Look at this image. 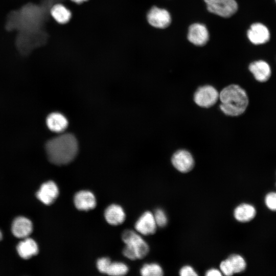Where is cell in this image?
I'll list each match as a JSON object with an SVG mask.
<instances>
[{
	"mask_svg": "<svg viewBox=\"0 0 276 276\" xmlns=\"http://www.w3.org/2000/svg\"><path fill=\"white\" fill-rule=\"evenodd\" d=\"M206 276H218L221 275V272L217 269L212 268L208 270L205 273Z\"/></svg>",
	"mask_w": 276,
	"mask_h": 276,
	"instance_id": "obj_28",
	"label": "cell"
},
{
	"mask_svg": "<svg viewBox=\"0 0 276 276\" xmlns=\"http://www.w3.org/2000/svg\"><path fill=\"white\" fill-rule=\"evenodd\" d=\"M153 215L157 226L164 227L167 225L168 219L166 214L163 210L160 209H157Z\"/></svg>",
	"mask_w": 276,
	"mask_h": 276,
	"instance_id": "obj_24",
	"label": "cell"
},
{
	"mask_svg": "<svg viewBox=\"0 0 276 276\" xmlns=\"http://www.w3.org/2000/svg\"><path fill=\"white\" fill-rule=\"evenodd\" d=\"M59 189L57 185L53 181L43 183L36 193L37 198L46 205L53 203L57 198Z\"/></svg>",
	"mask_w": 276,
	"mask_h": 276,
	"instance_id": "obj_10",
	"label": "cell"
},
{
	"mask_svg": "<svg viewBox=\"0 0 276 276\" xmlns=\"http://www.w3.org/2000/svg\"><path fill=\"white\" fill-rule=\"evenodd\" d=\"M208 10L223 17H229L234 14L238 9L235 0H204Z\"/></svg>",
	"mask_w": 276,
	"mask_h": 276,
	"instance_id": "obj_4",
	"label": "cell"
},
{
	"mask_svg": "<svg viewBox=\"0 0 276 276\" xmlns=\"http://www.w3.org/2000/svg\"><path fill=\"white\" fill-rule=\"evenodd\" d=\"M147 20L151 26L164 29L171 24V17L166 10L153 6L147 12Z\"/></svg>",
	"mask_w": 276,
	"mask_h": 276,
	"instance_id": "obj_6",
	"label": "cell"
},
{
	"mask_svg": "<svg viewBox=\"0 0 276 276\" xmlns=\"http://www.w3.org/2000/svg\"><path fill=\"white\" fill-rule=\"evenodd\" d=\"M110 263L111 261L109 258H102L98 260L97 262V267L100 272L106 274Z\"/></svg>",
	"mask_w": 276,
	"mask_h": 276,
	"instance_id": "obj_26",
	"label": "cell"
},
{
	"mask_svg": "<svg viewBox=\"0 0 276 276\" xmlns=\"http://www.w3.org/2000/svg\"><path fill=\"white\" fill-rule=\"evenodd\" d=\"M257 210L252 204L243 203L238 205L234 212L235 218L240 222H247L252 220L256 216Z\"/></svg>",
	"mask_w": 276,
	"mask_h": 276,
	"instance_id": "obj_16",
	"label": "cell"
},
{
	"mask_svg": "<svg viewBox=\"0 0 276 276\" xmlns=\"http://www.w3.org/2000/svg\"><path fill=\"white\" fill-rule=\"evenodd\" d=\"M249 70L255 79L260 82H266L271 76L270 66L264 60H260L251 63L249 65Z\"/></svg>",
	"mask_w": 276,
	"mask_h": 276,
	"instance_id": "obj_13",
	"label": "cell"
},
{
	"mask_svg": "<svg viewBox=\"0 0 276 276\" xmlns=\"http://www.w3.org/2000/svg\"><path fill=\"white\" fill-rule=\"evenodd\" d=\"M122 239L126 245L123 250V255L130 260L142 259L149 252V247L147 242L133 231H125Z\"/></svg>",
	"mask_w": 276,
	"mask_h": 276,
	"instance_id": "obj_3",
	"label": "cell"
},
{
	"mask_svg": "<svg viewBox=\"0 0 276 276\" xmlns=\"http://www.w3.org/2000/svg\"><path fill=\"white\" fill-rule=\"evenodd\" d=\"M74 201L77 209L85 211L94 209L97 203L94 194L86 190L77 192L74 196Z\"/></svg>",
	"mask_w": 276,
	"mask_h": 276,
	"instance_id": "obj_12",
	"label": "cell"
},
{
	"mask_svg": "<svg viewBox=\"0 0 276 276\" xmlns=\"http://www.w3.org/2000/svg\"><path fill=\"white\" fill-rule=\"evenodd\" d=\"M16 248L19 256L24 259H28L38 252V247L36 242L29 238H26L20 241Z\"/></svg>",
	"mask_w": 276,
	"mask_h": 276,
	"instance_id": "obj_18",
	"label": "cell"
},
{
	"mask_svg": "<svg viewBox=\"0 0 276 276\" xmlns=\"http://www.w3.org/2000/svg\"><path fill=\"white\" fill-rule=\"evenodd\" d=\"M228 259L232 264L234 273H241L245 270L246 262L242 256L233 254Z\"/></svg>",
	"mask_w": 276,
	"mask_h": 276,
	"instance_id": "obj_20",
	"label": "cell"
},
{
	"mask_svg": "<svg viewBox=\"0 0 276 276\" xmlns=\"http://www.w3.org/2000/svg\"><path fill=\"white\" fill-rule=\"evenodd\" d=\"M2 239V233L1 231H0V240Z\"/></svg>",
	"mask_w": 276,
	"mask_h": 276,
	"instance_id": "obj_30",
	"label": "cell"
},
{
	"mask_svg": "<svg viewBox=\"0 0 276 276\" xmlns=\"http://www.w3.org/2000/svg\"><path fill=\"white\" fill-rule=\"evenodd\" d=\"M209 34L206 27L202 24L196 23L189 28L188 40L196 45L202 46L206 43Z\"/></svg>",
	"mask_w": 276,
	"mask_h": 276,
	"instance_id": "obj_9",
	"label": "cell"
},
{
	"mask_svg": "<svg viewBox=\"0 0 276 276\" xmlns=\"http://www.w3.org/2000/svg\"><path fill=\"white\" fill-rule=\"evenodd\" d=\"M275 2H276V0H275Z\"/></svg>",
	"mask_w": 276,
	"mask_h": 276,
	"instance_id": "obj_31",
	"label": "cell"
},
{
	"mask_svg": "<svg viewBox=\"0 0 276 276\" xmlns=\"http://www.w3.org/2000/svg\"><path fill=\"white\" fill-rule=\"evenodd\" d=\"M46 123L49 129L55 132L63 131L68 125L66 118L59 112L50 114L47 118Z\"/></svg>",
	"mask_w": 276,
	"mask_h": 276,
	"instance_id": "obj_19",
	"label": "cell"
},
{
	"mask_svg": "<svg viewBox=\"0 0 276 276\" xmlns=\"http://www.w3.org/2000/svg\"><path fill=\"white\" fill-rule=\"evenodd\" d=\"M70 1L75 4H80L87 1L88 0H70Z\"/></svg>",
	"mask_w": 276,
	"mask_h": 276,
	"instance_id": "obj_29",
	"label": "cell"
},
{
	"mask_svg": "<svg viewBox=\"0 0 276 276\" xmlns=\"http://www.w3.org/2000/svg\"><path fill=\"white\" fill-rule=\"evenodd\" d=\"M106 221L112 225L122 224L125 219V213L123 208L117 204L108 206L104 212Z\"/></svg>",
	"mask_w": 276,
	"mask_h": 276,
	"instance_id": "obj_17",
	"label": "cell"
},
{
	"mask_svg": "<svg viewBox=\"0 0 276 276\" xmlns=\"http://www.w3.org/2000/svg\"><path fill=\"white\" fill-rule=\"evenodd\" d=\"M128 268L125 264L121 262H112L110 263L106 274L110 275L119 276L126 274Z\"/></svg>",
	"mask_w": 276,
	"mask_h": 276,
	"instance_id": "obj_21",
	"label": "cell"
},
{
	"mask_svg": "<svg viewBox=\"0 0 276 276\" xmlns=\"http://www.w3.org/2000/svg\"><path fill=\"white\" fill-rule=\"evenodd\" d=\"M48 157L51 162L58 165L69 163L75 157L78 143L71 134H63L49 140L45 145Z\"/></svg>",
	"mask_w": 276,
	"mask_h": 276,
	"instance_id": "obj_1",
	"label": "cell"
},
{
	"mask_svg": "<svg viewBox=\"0 0 276 276\" xmlns=\"http://www.w3.org/2000/svg\"><path fill=\"white\" fill-rule=\"evenodd\" d=\"M171 162L174 168L182 173L190 171L194 166V160L192 154L185 149L176 151L172 156Z\"/></svg>",
	"mask_w": 276,
	"mask_h": 276,
	"instance_id": "obj_7",
	"label": "cell"
},
{
	"mask_svg": "<svg viewBox=\"0 0 276 276\" xmlns=\"http://www.w3.org/2000/svg\"><path fill=\"white\" fill-rule=\"evenodd\" d=\"M219 94L212 85L199 87L194 95L195 103L200 107L209 108L214 105L219 99Z\"/></svg>",
	"mask_w": 276,
	"mask_h": 276,
	"instance_id": "obj_5",
	"label": "cell"
},
{
	"mask_svg": "<svg viewBox=\"0 0 276 276\" xmlns=\"http://www.w3.org/2000/svg\"><path fill=\"white\" fill-rule=\"evenodd\" d=\"M266 207L270 211L276 212V191L267 193L264 198Z\"/></svg>",
	"mask_w": 276,
	"mask_h": 276,
	"instance_id": "obj_23",
	"label": "cell"
},
{
	"mask_svg": "<svg viewBox=\"0 0 276 276\" xmlns=\"http://www.w3.org/2000/svg\"><path fill=\"white\" fill-rule=\"evenodd\" d=\"M220 268L221 272L226 275H232L234 273L232 264L228 258L221 262Z\"/></svg>",
	"mask_w": 276,
	"mask_h": 276,
	"instance_id": "obj_25",
	"label": "cell"
},
{
	"mask_svg": "<svg viewBox=\"0 0 276 276\" xmlns=\"http://www.w3.org/2000/svg\"><path fill=\"white\" fill-rule=\"evenodd\" d=\"M156 227L154 215L149 211L143 214L135 224L137 232L144 235L153 234L156 232Z\"/></svg>",
	"mask_w": 276,
	"mask_h": 276,
	"instance_id": "obj_11",
	"label": "cell"
},
{
	"mask_svg": "<svg viewBox=\"0 0 276 276\" xmlns=\"http://www.w3.org/2000/svg\"><path fill=\"white\" fill-rule=\"evenodd\" d=\"M247 35L250 41L256 45L267 42L269 40L270 36L267 27L260 22L251 25L247 31Z\"/></svg>",
	"mask_w": 276,
	"mask_h": 276,
	"instance_id": "obj_8",
	"label": "cell"
},
{
	"mask_svg": "<svg viewBox=\"0 0 276 276\" xmlns=\"http://www.w3.org/2000/svg\"><path fill=\"white\" fill-rule=\"evenodd\" d=\"M219 98L221 110L229 116L242 114L248 105V98L245 90L237 84H231L222 89Z\"/></svg>",
	"mask_w": 276,
	"mask_h": 276,
	"instance_id": "obj_2",
	"label": "cell"
},
{
	"mask_svg": "<svg viewBox=\"0 0 276 276\" xmlns=\"http://www.w3.org/2000/svg\"><path fill=\"white\" fill-rule=\"evenodd\" d=\"M33 225L27 218L19 216L16 218L12 224V232L18 238H26L32 233Z\"/></svg>",
	"mask_w": 276,
	"mask_h": 276,
	"instance_id": "obj_14",
	"label": "cell"
},
{
	"mask_svg": "<svg viewBox=\"0 0 276 276\" xmlns=\"http://www.w3.org/2000/svg\"><path fill=\"white\" fill-rule=\"evenodd\" d=\"M141 274L143 276H161L163 275L162 267L156 263L145 264L141 269Z\"/></svg>",
	"mask_w": 276,
	"mask_h": 276,
	"instance_id": "obj_22",
	"label": "cell"
},
{
	"mask_svg": "<svg viewBox=\"0 0 276 276\" xmlns=\"http://www.w3.org/2000/svg\"><path fill=\"white\" fill-rule=\"evenodd\" d=\"M179 274L181 276H195L198 275L194 269L190 266H185L182 267L180 270Z\"/></svg>",
	"mask_w": 276,
	"mask_h": 276,
	"instance_id": "obj_27",
	"label": "cell"
},
{
	"mask_svg": "<svg viewBox=\"0 0 276 276\" xmlns=\"http://www.w3.org/2000/svg\"><path fill=\"white\" fill-rule=\"evenodd\" d=\"M275 185H276V183H275Z\"/></svg>",
	"mask_w": 276,
	"mask_h": 276,
	"instance_id": "obj_32",
	"label": "cell"
},
{
	"mask_svg": "<svg viewBox=\"0 0 276 276\" xmlns=\"http://www.w3.org/2000/svg\"><path fill=\"white\" fill-rule=\"evenodd\" d=\"M50 14L57 23L63 25L67 23L72 17V12L64 4L55 3L50 9Z\"/></svg>",
	"mask_w": 276,
	"mask_h": 276,
	"instance_id": "obj_15",
	"label": "cell"
}]
</instances>
